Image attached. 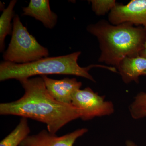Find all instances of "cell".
<instances>
[{"label":"cell","mask_w":146,"mask_h":146,"mask_svg":"<svg viewBox=\"0 0 146 146\" xmlns=\"http://www.w3.org/2000/svg\"><path fill=\"white\" fill-rule=\"evenodd\" d=\"M145 75H146V71L145 72Z\"/></svg>","instance_id":"17"},{"label":"cell","mask_w":146,"mask_h":146,"mask_svg":"<svg viewBox=\"0 0 146 146\" xmlns=\"http://www.w3.org/2000/svg\"><path fill=\"white\" fill-rule=\"evenodd\" d=\"M13 24L10 43L3 55L4 61L25 64L48 57V50L29 33L17 14L13 18Z\"/></svg>","instance_id":"4"},{"label":"cell","mask_w":146,"mask_h":146,"mask_svg":"<svg viewBox=\"0 0 146 146\" xmlns=\"http://www.w3.org/2000/svg\"><path fill=\"white\" fill-rule=\"evenodd\" d=\"M17 1L12 0L8 6L3 10L0 17V50L3 52L5 47V39L7 35L12 33L13 24L12 19L15 16L14 8Z\"/></svg>","instance_id":"11"},{"label":"cell","mask_w":146,"mask_h":146,"mask_svg":"<svg viewBox=\"0 0 146 146\" xmlns=\"http://www.w3.org/2000/svg\"><path fill=\"white\" fill-rule=\"evenodd\" d=\"M49 94L57 101L71 104L73 96L81 88L82 84L75 78L56 80L42 76Z\"/></svg>","instance_id":"8"},{"label":"cell","mask_w":146,"mask_h":146,"mask_svg":"<svg viewBox=\"0 0 146 146\" xmlns=\"http://www.w3.org/2000/svg\"><path fill=\"white\" fill-rule=\"evenodd\" d=\"M23 11V15L33 17L46 28L53 29L57 23V14L51 10L48 0H31Z\"/></svg>","instance_id":"9"},{"label":"cell","mask_w":146,"mask_h":146,"mask_svg":"<svg viewBox=\"0 0 146 146\" xmlns=\"http://www.w3.org/2000/svg\"><path fill=\"white\" fill-rule=\"evenodd\" d=\"M110 24L129 23L146 29V0H132L126 5H118L110 12Z\"/></svg>","instance_id":"6"},{"label":"cell","mask_w":146,"mask_h":146,"mask_svg":"<svg viewBox=\"0 0 146 146\" xmlns=\"http://www.w3.org/2000/svg\"><path fill=\"white\" fill-rule=\"evenodd\" d=\"M139 55L142 57L146 58V39L145 44H144L143 48L140 52Z\"/></svg>","instance_id":"15"},{"label":"cell","mask_w":146,"mask_h":146,"mask_svg":"<svg viewBox=\"0 0 146 146\" xmlns=\"http://www.w3.org/2000/svg\"><path fill=\"white\" fill-rule=\"evenodd\" d=\"M117 68L125 83L135 82L138 83L140 76L145 75L146 71V58L140 55L126 57Z\"/></svg>","instance_id":"10"},{"label":"cell","mask_w":146,"mask_h":146,"mask_svg":"<svg viewBox=\"0 0 146 146\" xmlns=\"http://www.w3.org/2000/svg\"><path fill=\"white\" fill-rule=\"evenodd\" d=\"M81 54V52H76L65 55L44 58L25 64L2 61L0 64V81L15 79L20 82L35 76L58 74L81 77L96 82L94 77L89 74L91 69L100 68L113 71L112 67L102 65L94 64L81 67L78 63Z\"/></svg>","instance_id":"3"},{"label":"cell","mask_w":146,"mask_h":146,"mask_svg":"<svg viewBox=\"0 0 146 146\" xmlns=\"http://www.w3.org/2000/svg\"><path fill=\"white\" fill-rule=\"evenodd\" d=\"M92 10L98 16H103L114 8L117 4L115 0H91Z\"/></svg>","instance_id":"14"},{"label":"cell","mask_w":146,"mask_h":146,"mask_svg":"<svg viewBox=\"0 0 146 146\" xmlns=\"http://www.w3.org/2000/svg\"><path fill=\"white\" fill-rule=\"evenodd\" d=\"M72 104L81 110L80 119L83 121L109 116L115 112L112 102L105 100L104 96H100L89 87L78 90L73 96Z\"/></svg>","instance_id":"5"},{"label":"cell","mask_w":146,"mask_h":146,"mask_svg":"<svg viewBox=\"0 0 146 146\" xmlns=\"http://www.w3.org/2000/svg\"><path fill=\"white\" fill-rule=\"evenodd\" d=\"M30 132L27 119L22 117L15 129L1 141L0 146H19Z\"/></svg>","instance_id":"12"},{"label":"cell","mask_w":146,"mask_h":146,"mask_svg":"<svg viewBox=\"0 0 146 146\" xmlns=\"http://www.w3.org/2000/svg\"><path fill=\"white\" fill-rule=\"evenodd\" d=\"M25 91L19 99L0 104V115H13L44 123L47 130L56 134L72 121L81 118L82 112L72 104L57 101L49 93L42 76L20 82Z\"/></svg>","instance_id":"1"},{"label":"cell","mask_w":146,"mask_h":146,"mask_svg":"<svg viewBox=\"0 0 146 146\" xmlns=\"http://www.w3.org/2000/svg\"><path fill=\"white\" fill-rule=\"evenodd\" d=\"M126 146H137L135 143L132 141H127L126 143Z\"/></svg>","instance_id":"16"},{"label":"cell","mask_w":146,"mask_h":146,"mask_svg":"<svg viewBox=\"0 0 146 146\" xmlns=\"http://www.w3.org/2000/svg\"><path fill=\"white\" fill-rule=\"evenodd\" d=\"M86 29L99 44L98 61L114 67L125 57L139 56L146 39L145 28L129 23L113 25L102 20Z\"/></svg>","instance_id":"2"},{"label":"cell","mask_w":146,"mask_h":146,"mask_svg":"<svg viewBox=\"0 0 146 146\" xmlns=\"http://www.w3.org/2000/svg\"><path fill=\"white\" fill-rule=\"evenodd\" d=\"M129 111L134 119L146 117V92H140L134 97L129 106Z\"/></svg>","instance_id":"13"},{"label":"cell","mask_w":146,"mask_h":146,"mask_svg":"<svg viewBox=\"0 0 146 146\" xmlns=\"http://www.w3.org/2000/svg\"><path fill=\"white\" fill-rule=\"evenodd\" d=\"M87 131V128H83L58 136L43 129L37 134L28 136L19 146H73L77 139Z\"/></svg>","instance_id":"7"}]
</instances>
